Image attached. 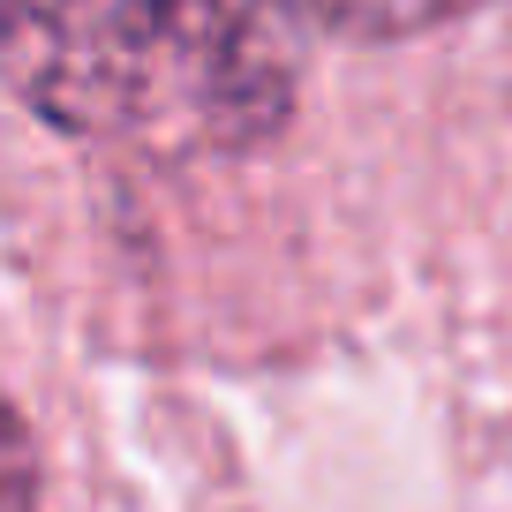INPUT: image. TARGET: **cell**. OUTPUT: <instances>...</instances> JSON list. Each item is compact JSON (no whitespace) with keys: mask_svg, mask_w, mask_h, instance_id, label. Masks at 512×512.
<instances>
[{"mask_svg":"<svg viewBox=\"0 0 512 512\" xmlns=\"http://www.w3.org/2000/svg\"><path fill=\"white\" fill-rule=\"evenodd\" d=\"M302 8L324 31H347V38H415L482 8V0H302Z\"/></svg>","mask_w":512,"mask_h":512,"instance_id":"cell-2","label":"cell"},{"mask_svg":"<svg viewBox=\"0 0 512 512\" xmlns=\"http://www.w3.org/2000/svg\"><path fill=\"white\" fill-rule=\"evenodd\" d=\"M302 16V0H0V83L91 144L234 159L287 128Z\"/></svg>","mask_w":512,"mask_h":512,"instance_id":"cell-1","label":"cell"},{"mask_svg":"<svg viewBox=\"0 0 512 512\" xmlns=\"http://www.w3.org/2000/svg\"><path fill=\"white\" fill-rule=\"evenodd\" d=\"M0 512H38V445L0 392Z\"/></svg>","mask_w":512,"mask_h":512,"instance_id":"cell-3","label":"cell"}]
</instances>
